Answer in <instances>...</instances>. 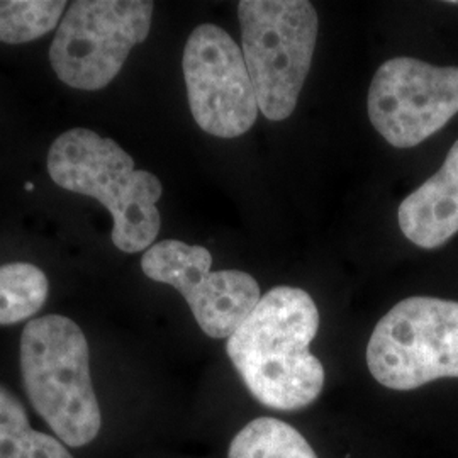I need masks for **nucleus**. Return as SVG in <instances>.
Segmentation results:
<instances>
[{"mask_svg":"<svg viewBox=\"0 0 458 458\" xmlns=\"http://www.w3.org/2000/svg\"><path fill=\"white\" fill-rule=\"evenodd\" d=\"M65 9L64 0H0V41H34L53 31Z\"/></svg>","mask_w":458,"mask_h":458,"instance_id":"14","label":"nucleus"},{"mask_svg":"<svg viewBox=\"0 0 458 458\" xmlns=\"http://www.w3.org/2000/svg\"><path fill=\"white\" fill-rule=\"evenodd\" d=\"M238 19L259 109L270 121H284L311 70L318 13L308 0H243Z\"/></svg>","mask_w":458,"mask_h":458,"instance_id":"4","label":"nucleus"},{"mask_svg":"<svg viewBox=\"0 0 458 458\" xmlns=\"http://www.w3.org/2000/svg\"><path fill=\"white\" fill-rule=\"evenodd\" d=\"M319 327L311 295L276 287L228 338V357L248 391L270 410L297 411L312 404L325 387V367L310 344Z\"/></svg>","mask_w":458,"mask_h":458,"instance_id":"1","label":"nucleus"},{"mask_svg":"<svg viewBox=\"0 0 458 458\" xmlns=\"http://www.w3.org/2000/svg\"><path fill=\"white\" fill-rule=\"evenodd\" d=\"M367 365L394 391L458 377V302L412 295L395 304L369 340Z\"/></svg>","mask_w":458,"mask_h":458,"instance_id":"5","label":"nucleus"},{"mask_svg":"<svg viewBox=\"0 0 458 458\" xmlns=\"http://www.w3.org/2000/svg\"><path fill=\"white\" fill-rule=\"evenodd\" d=\"M26 191H30V192H31V191H34L33 183H26Z\"/></svg>","mask_w":458,"mask_h":458,"instance_id":"15","label":"nucleus"},{"mask_svg":"<svg viewBox=\"0 0 458 458\" xmlns=\"http://www.w3.org/2000/svg\"><path fill=\"white\" fill-rule=\"evenodd\" d=\"M377 132L395 148H412L458 113V66L393 58L377 70L367 98Z\"/></svg>","mask_w":458,"mask_h":458,"instance_id":"7","label":"nucleus"},{"mask_svg":"<svg viewBox=\"0 0 458 458\" xmlns=\"http://www.w3.org/2000/svg\"><path fill=\"white\" fill-rule=\"evenodd\" d=\"M21 372L34 410L60 442L85 446L98 438L102 416L77 323L58 314L31 319L21 336Z\"/></svg>","mask_w":458,"mask_h":458,"instance_id":"3","label":"nucleus"},{"mask_svg":"<svg viewBox=\"0 0 458 458\" xmlns=\"http://www.w3.org/2000/svg\"><path fill=\"white\" fill-rule=\"evenodd\" d=\"M187 98L197 126L216 138L233 140L257 121L259 100L243 49L216 24L197 26L182 58Z\"/></svg>","mask_w":458,"mask_h":458,"instance_id":"8","label":"nucleus"},{"mask_svg":"<svg viewBox=\"0 0 458 458\" xmlns=\"http://www.w3.org/2000/svg\"><path fill=\"white\" fill-rule=\"evenodd\" d=\"M0 458H73L64 442L30 425L21 401L0 386Z\"/></svg>","mask_w":458,"mask_h":458,"instance_id":"11","label":"nucleus"},{"mask_svg":"<svg viewBox=\"0 0 458 458\" xmlns=\"http://www.w3.org/2000/svg\"><path fill=\"white\" fill-rule=\"evenodd\" d=\"M211 251L181 240L149 246L141 268L155 282L168 284L187 301L197 325L211 338H229L260 302V285L240 270L213 272Z\"/></svg>","mask_w":458,"mask_h":458,"instance_id":"9","label":"nucleus"},{"mask_svg":"<svg viewBox=\"0 0 458 458\" xmlns=\"http://www.w3.org/2000/svg\"><path fill=\"white\" fill-rule=\"evenodd\" d=\"M48 174L58 187L94 197L111 213L117 250L138 253L153 246L162 226L157 202L164 185L151 172L136 170L115 141L85 128L64 132L49 148Z\"/></svg>","mask_w":458,"mask_h":458,"instance_id":"2","label":"nucleus"},{"mask_svg":"<svg viewBox=\"0 0 458 458\" xmlns=\"http://www.w3.org/2000/svg\"><path fill=\"white\" fill-rule=\"evenodd\" d=\"M153 9L148 0L72 2L49 48L58 79L81 90L107 87L131 49L147 39Z\"/></svg>","mask_w":458,"mask_h":458,"instance_id":"6","label":"nucleus"},{"mask_svg":"<svg viewBox=\"0 0 458 458\" xmlns=\"http://www.w3.org/2000/svg\"><path fill=\"white\" fill-rule=\"evenodd\" d=\"M228 458H318L308 440L277 418H257L233 438Z\"/></svg>","mask_w":458,"mask_h":458,"instance_id":"12","label":"nucleus"},{"mask_svg":"<svg viewBox=\"0 0 458 458\" xmlns=\"http://www.w3.org/2000/svg\"><path fill=\"white\" fill-rule=\"evenodd\" d=\"M48 278L33 263L0 265V327L33 318L48 297Z\"/></svg>","mask_w":458,"mask_h":458,"instance_id":"13","label":"nucleus"},{"mask_svg":"<svg viewBox=\"0 0 458 458\" xmlns=\"http://www.w3.org/2000/svg\"><path fill=\"white\" fill-rule=\"evenodd\" d=\"M399 228L420 248L435 250L458 233V140L442 168L406 197L397 211Z\"/></svg>","mask_w":458,"mask_h":458,"instance_id":"10","label":"nucleus"}]
</instances>
